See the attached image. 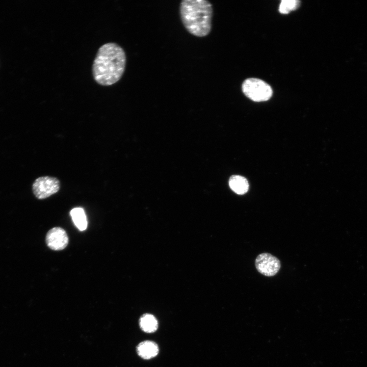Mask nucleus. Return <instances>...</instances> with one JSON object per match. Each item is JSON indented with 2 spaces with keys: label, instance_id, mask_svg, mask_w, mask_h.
Here are the masks:
<instances>
[{
  "label": "nucleus",
  "instance_id": "nucleus-1",
  "mask_svg": "<svg viewBox=\"0 0 367 367\" xmlns=\"http://www.w3.org/2000/svg\"><path fill=\"white\" fill-rule=\"evenodd\" d=\"M126 58L124 49L118 44L109 42L98 49L92 65L95 82L101 86H111L122 76Z\"/></svg>",
  "mask_w": 367,
  "mask_h": 367
},
{
  "label": "nucleus",
  "instance_id": "nucleus-2",
  "mask_svg": "<svg viewBox=\"0 0 367 367\" xmlns=\"http://www.w3.org/2000/svg\"><path fill=\"white\" fill-rule=\"evenodd\" d=\"M181 21L191 35L206 37L212 28L213 15L212 4L207 0H182L179 5Z\"/></svg>",
  "mask_w": 367,
  "mask_h": 367
},
{
  "label": "nucleus",
  "instance_id": "nucleus-3",
  "mask_svg": "<svg viewBox=\"0 0 367 367\" xmlns=\"http://www.w3.org/2000/svg\"><path fill=\"white\" fill-rule=\"evenodd\" d=\"M242 90L248 98L257 102L269 100L273 94L270 85L264 81L255 78L245 80L242 86Z\"/></svg>",
  "mask_w": 367,
  "mask_h": 367
},
{
  "label": "nucleus",
  "instance_id": "nucleus-4",
  "mask_svg": "<svg viewBox=\"0 0 367 367\" xmlns=\"http://www.w3.org/2000/svg\"><path fill=\"white\" fill-rule=\"evenodd\" d=\"M60 188L58 178L49 176H41L35 179L32 190L35 197L39 199L46 198L57 193Z\"/></svg>",
  "mask_w": 367,
  "mask_h": 367
},
{
  "label": "nucleus",
  "instance_id": "nucleus-5",
  "mask_svg": "<svg viewBox=\"0 0 367 367\" xmlns=\"http://www.w3.org/2000/svg\"><path fill=\"white\" fill-rule=\"evenodd\" d=\"M256 269L259 273L268 277L275 275L280 269L279 259L270 253L259 254L255 260Z\"/></svg>",
  "mask_w": 367,
  "mask_h": 367
},
{
  "label": "nucleus",
  "instance_id": "nucleus-6",
  "mask_svg": "<svg viewBox=\"0 0 367 367\" xmlns=\"http://www.w3.org/2000/svg\"><path fill=\"white\" fill-rule=\"evenodd\" d=\"M46 243L52 250H63L68 245V235L63 228L54 227L48 231L46 236Z\"/></svg>",
  "mask_w": 367,
  "mask_h": 367
},
{
  "label": "nucleus",
  "instance_id": "nucleus-7",
  "mask_svg": "<svg viewBox=\"0 0 367 367\" xmlns=\"http://www.w3.org/2000/svg\"><path fill=\"white\" fill-rule=\"evenodd\" d=\"M138 355L144 359H150L155 357L159 352L157 345L151 341L146 340L139 344L137 348Z\"/></svg>",
  "mask_w": 367,
  "mask_h": 367
},
{
  "label": "nucleus",
  "instance_id": "nucleus-8",
  "mask_svg": "<svg viewBox=\"0 0 367 367\" xmlns=\"http://www.w3.org/2000/svg\"><path fill=\"white\" fill-rule=\"evenodd\" d=\"M230 189L235 193L243 195L247 192L249 189V184L247 180L243 176L233 175L229 180Z\"/></svg>",
  "mask_w": 367,
  "mask_h": 367
},
{
  "label": "nucleus",
  "instance_id": "nucleus-9",
  "mask_svg": "<svg viewBox=\"0 0 367 367\" xmlns=\"http://www.w3.org/2000/svg\"><path fill=\"white\" fill-rule=\"evenodd\" d=\"M70 214L74 225L80 231L87 228V217L83 208L75 207L71 210Z\"/></svg>",
  "mask_w": 367,
  "mask_h": 367
},
{
  "label": "nucleus",
  "instance_id": "nucleus-10",
  "mask_svg": "<svg viewBox=\"0 0 367 367\" xmlns=\"http://www.w3.org/2000/svg\"><path fill=\"white\" fill-rule=\"evenodd\" d=\"M140 326L144 331L147 333L154 332L158 328L155 318L150 314H145L140 319Z\"/></svg>",
  "mask_w": 367,
  "mask_h": 367
},
{
  "label": "nucleus",
  "instance_id": "nucleus-11",
  "mask_svg": "<svg viewBox=\"0 0 367 367\" xmlns=\"http://www.w3.org/2000/svg\"><path fill=\"white\" fill-rule=\"evenodd\" d=\"M299 5L300 1L297 0H282L279 5V11L282 14H288L297 9Z\"/></svg>",
  "mask_w": 367,
  "mask_h": 367
}]
</instances>
